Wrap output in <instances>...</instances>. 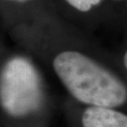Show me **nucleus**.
I'll list each match as a JSON object with an SVG mask.
<instances>
[{"instance_id": "4", "label": "nucleus", "mask_w": 127, "mask_h": 127, "mask_svg": "<svg viewBox=\"0 0 127 127\" xmlns=\"http://www.w3.org/2000/svg\"><path fill=\"white\" fill-rule=\"evenodd\" d=\"M71 9L78 13H89L103 2V0H64Z\"/></svg>"}, {"instance_id": "5", "label": "nucleus", "mask_w": 127, "mask_h": 127, "mask_svg": "<svg viewBox=\"0 0 127 127\" xmlns=\"http://www.w3.org/2000/svg\"><path fill=\"white\" fill-rule=\"evenodd\" d=\"M4 1L15 2V3H26V2H30V1H32V0H4Z\"/></svg>"}, {"instance_id": "3", "label": "nucleus", "mask_w": 127, "mask_h": 127, "mask_svg": "<svg viewBox=\"0 0 127 127\" xmlns=\"http://www.w3.org/2000/svg\"><path fill=\"white\" fill-rule=\"evenodd\" d=\"M83 127H127V116L113 108L88 107L82 117Z\"/></svg>"}, {"instance_id": "2", "label": "nucleus", "mask_w": 127, "mask_h": 127, "mask_svg": "<svg viewBox=\"0 0 127 127\" xmlns=\"http://www.w3.org/2000/svg\"><path fill=\"white\" fill-rule=\"evenodd\" d=\"M42 82L37 68L29 58L14 56L0 71V104L13 117L35 112L42 103Z\"/></svg>"}, {"instance_id": "6", "label": "nucleus", "mask_w": 127, "mask_h": 127, "mask_svg": "<svg viewBox=\"0 0 127 127\" xmlns=\"http://www.w3.org/2000/svg\"><path fill=\"white\" fill-rule=\"evenodd\" d=\"M124 66H125V68L127 70V51H126V53L124 55Z\"/></svg>"}, {"instance_id": "1", "label": "nucleus", "mask_w": 127, "mask_h": 127, "mask_svg": "<svg viewBox=\"0 0 127 127\" xmlns=\"http://www.w3.org/2000/svg\"><path fill=\"white\" fill-rule=\"evenodd\" d=\"M53 69L77 101L94 107L116 108L127 101V88L116 75L86 54L74 50L58 53Z\"/></svg>"}]
</instances>
